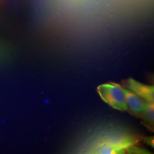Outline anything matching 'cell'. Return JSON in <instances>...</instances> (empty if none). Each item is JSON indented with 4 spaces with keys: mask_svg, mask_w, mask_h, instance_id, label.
I'll use <instances>...</instances> for the list:
<instances>
[{
    "mask_svg": "<svg viewBox=\"0 0 154 154\" xmlns=\"http://www.w3.org/2000/svg\"><path fill=\"white\" fill-rule=\"evenodd\" d=\"M126 84L127 88H129V90L132 93L144 99L147 102L154 103V86L143 84L132 78H129Z\"/></svg>",
    "mask_w": 154,
    "mask_h": 154,
    "instance_id": "cell-3",
    "label": "cell"
},
{
    "mask_svg": "<svg viewBox=\"0 0 154 154\" xmlns=\"http://www.w3.org/2000/svg\"><path fill=\"white\" fill-rule=\"evenodd\" d=\"M99 96L106 103L119 111H127L123 88L115 83H105L97 88Z\"/></svg>",
    "mask_w": 154,
    "mask_h": 154,
    "instance_id": "cell-2",
    "label": "cell"
},
{
    "mask_svg": "<svg viewBox=\"0 0 154 154\" xmlns=\"http://www.w3.org/2000/svg\"><path fill=\"white\" fill-rule=\"evenodd\" d=\"M154 103L148 102L142 116L143 124L151 131L154 129Z\"/></svg>",
    "mask_w": 154,
    "mask_h": 154,
    "instance_id": "cell-5",
    "label": "cell"
},
{
    "mask_svg": "<svg viewBox=\"0 0 154 154\" xmlns=\"http://www.w3.org/2000/svg\"><path fill=\"white\" fill-rule=\"evenodd\" d=\"M127 106V111H129L133 116H142L146 109L148 102L139 97L130 90L123 88Z\"/></svg>",
    "mask_w": 154,
    "mask_h": 154,
    "instance_id": "cell-4",
    "label": "cell"
},
{
    "mask_svg": "<svg viewBox=\"0 0 154 154\" xmlns=\"http://www.w3.org/2000/svg\"><path fill=\"white\" fill-rule=\"evenodd\" d=\"M154 139L153 138H147L146 139L145 142L154 147Z\"/></svg>",
    "mask_w": 154,
    "mask_h": 154,
    "instance_id": "cell-6",
    "label": "cell"
},
{
    "mask_svg": "<svg viewBox=\"0 0 154 154\" xmlns=\"http://www.w3.org/2000/svg\"><path fill=\"white\" fill-rule=\"evenodd\" d=\"M136 142V138L123 134L105 135L90 150L93 154H124Z\"/></svg>",
    "mask_w": 154,
    "mask_h": 154,
    "instance_id": "cell-1",
    "label": "cell"
}]
</instances>
